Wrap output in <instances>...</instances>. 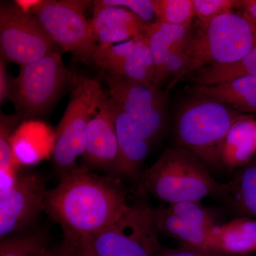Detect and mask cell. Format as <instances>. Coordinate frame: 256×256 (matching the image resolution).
<instances>
[{
  "instance_id": "obj_12",
  "label": "cell",
  "mask_w": 256,
  "mask_h": 256,
  "mask_svg": "<svg viewBox=\"0 0 256 256\" xmlns=\"http://www.w3.org/2000/svg\"><path fill=\"white\" fill-rule=\"evenodd\" d=\"M82 156L90 168L114 170L118 158V144L108 95L89 122Z\"/></svg>"
},
{
  "instance_id": "obj_20",
  "label": "cell",
  "mask_w": 256,
  "mask_h": 256,
  "mask_svg": "<svg viewBox=\"0 0 256 256\" xmlns=\"http://www.w3.org/2000/svg\"><path fill=\"white\" fill-rule=\"evenodd\" d=\"M156 225L160 233L178 239L183 245L215 248L214 228H202L172 214L168 207L156 208Z\"/></svg>"
},
{
  "instance_id": "obj_32",
  "label": "cell",
  "mask_w": 256,
  "mask_h": 256,
  "mask_svg": "<svg viewBox=\"0 0 256 256\" xmlns=\"http://www.w3.org/2000/svg\"><path fill=\"white\" fill-rule=\"evenodd\" d=\"M156 256H245L234 255L228 252L217 250V249L206 248L183 245L178 249H170L162 248Z\"/></svg>"
},
{
  "instance_id": "obj_29",
  "label": "cell",
  "mask_w": 256,
  "mask_h": 256,
  "mask_svg": "<svg viewBox=\"0 0 256 256\" xmlns=\"http://www.w3.org/2000/svg\"><path fill=\"white\" fill-rule=\"evenodd\" d=\"M18 117L16 116H6L1 114V124H0V170H16L12 146V138L13 130L18 124Z\"/></svg>"
},
{
  "instance_id": "obj_31",
  "label": "cell",
  "mask_w": 256,
  "mask_h": 256,
  "mask_svg": "<svg viewBox=\"0 0 256 256\" xmlns=\"http://www.w3.org/2000/svg\"><path fill=\"white\" fill-rule=\"evenodd\" d=\"M94 4L126 8L137 15L146 24H149L148 22L156 18L152 0H98L94 2Z\"/></svg>"
},
{
  "instance_id": "obj_18",
  "label": "cell",
  "mask_w": 256,
  "mask_h": 256,
  "mask_svg": "<svg viewBox=\"0 0 256 256\" xmlns=\"http://www.w3.org/2000/svg\"><path fill=\"white\" fill-rule=\"evenodd\" d=\"M256 134V120L252 116L246 114L234 124L222 151L223 168L239 169L255 156Z\"/></svg>"
},
{
  "instance_id": "obj_4",
  "label": "cell",
  "mask_w": 256,
  "mask_h": 256,
  "mask_svg": "<svg viewBox=\"0 0 256 256\" xmlns=\"http://www.w3.org/2000/svg\"><path fill=\"white\" fill-rule=\"evenodd\" d=\"M256 46V22L252 18L234 11L217 16L192 35L188 66L178 80L210 66L238 62Z\"/></svg>"
},
{
  "instance_id": "obj_35",
  "label": "cell",
  "mask_w": 256,
  "mask_h": 256,
  "mask_svg": "<svg viewBox=\"0 0 256 256\" xmlns=\"http://www.w3.org/2000/svg\"><path fill=\"white\" fill-rule=\"evenodd\" d=\"M237 9L256 22V0H240Z\"/></svg>"
},
{
  "instance_id": "obj_6",
  "label": "cell",
  "mask_w": 256,
  "mask_h": 256,
  "mask_svg": "<svg viewBox=\"0 0 256 256\" xmlns=\"http://www.w3.org/2000/svg\"><path fill=\"white\" fill-rule=\"evenodd\" d=\"M159 234L156 208L140 203L100 233L82 238L92 256H156L163 248Z\"/></svg>"
},
{
  "instance_id": "obj_25",
  "label": "cell",
  "mask_w": 256,
  "mask_h": 256,
  "mask_svg": "<svg viewBox=\"0 0 256 256\" xmlns=\"http://www.w3.org/2000/svg\"><path fill=\"white\" fill-rule=\"evenodd\" d=\"M156 22L176 26H191L196 16L193 0H152Z\"/></svg>"
},
{
  "instance_id": "obj_11",
  "label": "cell",
  "mask_w": 256,
  "mask_h": 256,
  "mask_svg": "<svg viewBox=\"0 0 256 256\" xmlns=\"http://www.w3.org/2000/svg\"><path fill=\"white\" fill-rule=\"evenodd\" d=\"M46 178L35 172L18 174L14 186L0 192V237L24 232L45 210Z\"/></svg>"
},
{
  "instance_id": "obj_37",
  "label": "cell",
  "mask_w": 256,
  "mask_h": 256,
  "mask_svg": "<svg viewBox=\"0 0 256 256\" xmlns=\"http://www.w3.org/2000/svg\"><path fill=\"white\" fill-rule=\"evenodd\" d=\"M38 256H63V255L60 252V246H57L54 248H48L46 252Z\"/></svg>"
},
{
  "instance_id": "obj_36",
  "label": "cell",
  "mask_w": 256,
  "mask_h": 256,
  "mask_svg": "<svg viewBox=\"0 0 256 256\" xmlns=\"http://www.w3.org/2000/svg\"><path fill=\"white\" fill-rule=\"evenodd\" d=\"M42 2L38 0H18L15 2V4L24 12L30 13V12H33L35 8L41 4Z\"/></svg>"
},
{
  "instance_id": "obj_1",
  "label": "cell",
  "mask_w": 256,
  "mask_h": 256,
  "mask_svg": "<svg viewBox=\"0 0 256 256\" xmlns=\"http://www.w3.org/2000/svg\"><path fill=\"white\" fill-rule=\"evenodd\" d=\"M128 206L126 192L117 180L76 168L48 192L45 212L60 224L64 237L90 238L114 223Z\"/></svg>"
},
{
  "instance_id": "obj_8",
  "label": "cell",
  "mask_w": 256,
  "mask_h": 256,
  "mask_svg": "<svg viewBox=\"0 0 256 256\" xmlns=\"http://www.w3.org/2000/svg\"><path fill=\"white\" fill-rule=\"evenodd\" d=\"M109 97L136 124L150 146L162 137L166 126V99L153 85L106 73Z\"/></svg>"
},
{
  "instance_id": "obj_15",
  "label": "cell",
  "mask_w": 256,
  "mask_h": 256,
  "mask_svg": "<svg viewBox=\"0 0 256 256\" xmlns=\"http://www.w3.org/2000/svg\"><path fill=\"white\" fill-rule=\"evenodd\" d=\"M55 134L46 124L30 121L22 124L12 138V146L16 166L32 164L53 153Z\"/></svg>"
},
{
  "instance_id": "obj_33",
  "label": "cell",
  "mask_w": 256,
  "mask_h": 256,
  "mask_svg": "<svg viewBox=\"0 0 256 256\" xmlns=\"http://www.w3.org/2000/svg\"><path fill=\"white\" fill-rule=\"evenodd\" d=\"M63 256H92L85 239L64 237L60 246Z\"/></svg>"
},
{
  "instance_id": "obj_5",
  "label": "cell",
  "mask_w": 256,
  "mask_h": 256,
  "mask_svg": "<svg viewBox=\"0 0 256 256\" xmlns=\"http://www.w3.org/2000/svg\"><path fill=\"white\" fill-rule=\"evenodd\" d=\"M68 107L55 133L53 160L60 176L78 168L84 156L89 122L107 95L97 79L75 77Z\"/></svg>"
},
{
  "instance_id": "obj_10",
  "label": "cell",
  "mask_w": 256,
  "mask_h": 256,
  "mask_svg": "<svg viewBox=\"0 0 256 256\" xmlns=\"http://www.w3.org/2000/svg\"><path fill=\"white\" fill-rule=\"evenodd\" d=\"M50 40L36 18L15 4L0 6L2 58L20 66L33 63L54 52Z\"/></svg>"
},
{
  "instance_id": "obj_22",
  "label": "cell",
  "mask_w": 256,
  "mask_h": 256,
  "mask_svg": "<svg viewBox=\"0 0 256 256\" xmlns=\"http://www.w3.org/2000/svg\"><path fill=\"white\" fill-rule=\"evenodd\" d=\"M244 76H256V46L238 62L197 70L193 80L197 87L212 86Z\"/></svg>"
},
{
  "instance_id": "obj_26",
  "label": "cell",
  "mask_w": 256,
  "mask_h": 256,
  "mask_svg": "<svg viewBox=\"0 0 256 256\" xmlns=\"http://www.w3.org/2000/svg\"><path fill=\"white\" fill-rule=\"evenodd\" d=\"M134 38L116 45L99 44L92 55V62L106 73L118 75L124 60L134 50Z\"/></svg>"
},
{
  "instance_id": "obj_16",
  "label": "cell",
  "mask_w": 256,
  "mask_h": 256,
  "mask_svg": "<svg viewBox=\"0 0 256 256\" xmlns=\"http://www.w3.org/2000/svg\"><path fill=\"white\" fill-rule=\"evenodd\" d=\"M194 92L198 97L216 101L240 114H256V76L242 77L212 86L196 87Z\"/></svg>"
},
{
  "instance_id": "obj_17",
  "label": "cell",
  "mask_w": 256,
  "mask_h": 256,
  "mask_svg": "<svg viewBox=\"0 0 256 256\" xmlns=\"http://www.w3.org/2000/svg\"><path fill=\"white\" fill-rule=\"evenodd\" d=\"M220 200L242 217L256 220V156L224 184Z\"/></svg>"
},
{
  "instance_id": "obj_2",
  "label": "cell",
  "mask_w": 256,
  "mask_h": 256,
  "mask_svg": "<svg viewBox=\"0 0 256 256\" xmlns=\"http://www.w3.org/2000/svg\"><path fill=\"white\" fill-rule=\"evenodd\" d=\"M142 184L148 193L170 205L200 202L206 197L220 200L224 188L201 160L180 146L166 150L144 172Z\"/></svg>"
},
{
  "instance_id": "obj_38",
  "label": "cell",
  "mask_w": 256,
  "mask_h": 256,
  "mask_svg": "<svg viewBox=\"0 0 256 256\" xmlns=\"http://www.w3.org/2000/svg\"></svg>"
},
{
  "instance_id": "obj_28",
  "label": "cell",
  "mask_w": 256,
  "mask_h": 256,
  "mask_svg": "<svg viewBox=\"0 0 256 256\" xmlns=\"http://www.w3.org/2000/svg\"><path fill=\"white\" fill-rule=\"evenodd\" d=\"M172 48L165 58L162 68L154 78V86L160 88L170 77H175L178 82L188 64V44Z\"/></svg>"
},
{
  "instance_id": "obj_24",
  "label": "cell",
  "mask_w": 256,
  "mask_h": 256,
  "mask_svg": "<svg viewBox=\"0 0 256 256\" xmlns=\"http://www.w3.org/2000/svg\"><path fill=\"white\" fill-rule=\"evenodd\" d=\"M48 248L43 232H26L1 239L0 256H38Z\"/></svg>"
},
{
  "instance_id": "obj_34",
  "label": "cell",
  "mask_w": 256,
  "mask_h": 256,
  "mask_svg": "<svg viewBox=\"0 0 256 256\" xmlns=\"http://www.w3.org/2000/svg\"><path fill=\"white\" fill-rule=\"evenodd\" d=\"M5 60L1 57L0 60V101L1 102L9 98V80L6 76Z\"/></svg>"
},
{
  "instance_id": "obj_14",
  "label": "cell",
  "mask_w": 256,
  "mask_h": 256,
  "mask_svg": "<svg viewBox=\"0 0 256 256\" xmlns=\"http://www.w3.org/2000/svg\"><path fill=\"white\" fill-rule=\"evenodd\" d=\"M90 24L92 33L100 44L129 41L144 34L148 24L126 8L96 4Z\"/></svg>"
},
{
  "instance_id": "obj_21",
  "label": "cell",
  "mask_w": 256,
  "mask_h": 256,
  "mask_svg": "<svg viewBox=\"0 0 256 256\" xmlns=\"http://www.w3.org/2000/svg\"><path fill=\"white\" fill-rule=\"evenodd\" d=\"M146 34L149 40L150 47L154 58L156 76L162 68L170 50L186 44L192 36L190 26H176L156 21L146 25Z\"/></svg>"
},
{
  "instance_id": "obj_30",
  "label": "cell",
  "mask_w": 256,
  "mask_h": 256,
  "mask_svg": "<svg viewBox=\"0 0 256 256\" xmlns=\"http://www.w3.org/2000/svg\"><path fill=\"white\" fill-rule=\"evenodd\" d=\"M196 16L201 24L238 8L236 0H193Z\"/></svg>"
},
{
  "instance_id": "obj_3",
  "label": "cell",
  "mask_w": 256,
  "mask_h": 256,
  "mask_svg": "<svg viewBox=\"0 0 256 256\" xmlns=\"http://www.w3.org/2000/svg\"><path fill=\"white\" fill-rule=\"evenodd\" d=\"M245 114L206 98L182 106L176 118L175 134L178 146L197 156L208 169H222V151L232 126Z\"/></svg>"
},
{
  "instance_id": "obj_23",
  "label": "cell",
  "mask_w": 256,
  "mask_h": 256,
  "mask_svg": "<svg viewBox=\"0 0 256 256\" xmlns=\"http://www.w3.org/2000/svg\"><path fill=\"white\" fill-rule=\"evenodd\" d=\"M136 46L124 60L117 76L154 86L156 66L146 34L134 38Z\"/></svg>"
},
{
  "instance_id": "obj_9",
  "label": "cell",
  "mask_w": 256,
  "mask_h": 256,
  "mask_svg": "<svg viewBox=\"0 0 256 256\" xmlns=\"http://www.w3.org/2000/svg\"><path fill=\"white\" fill-rule=\"evenodd\" d=\"M69 78L62 55L55 52L22 66L15 82V104L25 117L41 114L54 102Z\"/></svg>"
},
{
  "instance_id": "obj_19",
  "label": "cell",
  "mask_w": 256,
  "mask_h": 256,
  "mask_svg": "<svg viewBox=\"0 0 256 256\" xmlns=\"http://www.w3.org/2000/svg\"><path fill=\"white\" fill-rule=\"evenodd\" d=\"M215 248L246 256L256 250V220L248 217L234 220L214 228Z\"/></svg>"
},
{
  "instance_id": "obj_7",
  "label": "cell",
  "mask_w": 256,
  "mask_h": 256,
  "mask_svg": "<svg viewBox=\"0 0 256 256\" xmlns=\"http://www.w3.org/2000/svg\"><path fill=\"white\" fill-rule=\"evenodd\" d=\"M89 2L47 0L33 11L34 16L55 44L78 60L90 63L98 44L90 21L84 14Z\"/></svg>"
},
{
  "instance_id": "obj_27",
  "label": "cell",
  "mask_w": 256,
  "mask_h": 256,
  "mask_svg": "<svg viewBox=\"0 0 256 256\" xmlns=\"http://www.w3.org/2000/svg\"><path fill=\"white\" fill-rule=\"evenodd\" d=\"M168 208L173 214L202 228L210 230L218 225L210 210L200 202H180L170 204Z\"/></svg>"
},
{
  "instance_id": "obj_13",
  "label": "cell",
  "mask_w": 256,
  "mask_h": 256,
  "mask_svg": "<svg viewBox=\"0 0 256 256\" xmlns=\"http://www.w3.org/2000/svg\"><path fill=\"white\" fill-rule=\"evenodd\" d=\"M108 98L118 144V158L114 172L124 178H137L150 144L118 104L109 96Z\"/></svg>"
}]
</instances>
